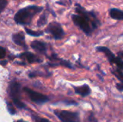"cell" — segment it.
<instances>
[{
  "instance_id": "14",
  "label": "cell",
  "mask_w": 123,
  "mask_h": 122,
  "mask_svg": "<svg viewBox=\"0 0 123 122\" xmlns=\"http://www.w3.org/2000/svg\"><path fill=\"white\" fill-rule=\"evenodd\" d=\"M25 32L28 35H30L31 36H33V37H39V36H41V35H43V32H35V31H32L31 29H29L26 28V27L25 28Z\"/></svg>"
},
{
  "instance_id": "19",
  "label": "cell",
  "mask_w": 123,
  "mask_h": 122,
  "mask_svg": "<svg viewBox=\"0 0 123 122\" xmlns=\"http://www.w3.org/2000/svg\"><path fill=\"white\" fill-rule=\"evenodd\" d=\"M6 5V0H0V9L2 12Z\"/></svg>"
},
{
  "instance_id": "3",
  "label": "cell",
  "mask_w": 123,
  "mask_h": 122,
  "mask_svg": "<svg viewBox=\"0 0 123 122\" xmlns=\"http://www.w3.org/2000/svg\"><path fill=\"white\" fill-rule=\"evenodd\" d=\"M9 95L14 104L19 109L26 108L25 104L21 101V85L17 82H12L9 85Z\"/></svg>"
},
{
  "instance_id": "10",
  "label": "cell",
  "mask_w": 123,
  "mask_h": 122,
  "mask_svg": "<svg viewBox=\"0 0 123 122\" xmlns=\"http://www.w3.org/2000/svg\"><path fill=\"white\" fill-rule=\"evenodd\" d=\"M97 51H99V52L105 53V55L107 56V58H108V60L110 63H114V60L115 59V56L109 48H107L106 47H99L97 48Z\"/></svg>"
},
{
  "instance_id": "20",
  "label": "cell",
  "mask_w": 123,
  "mask_h": 122,
  "mask_svg": "<svg viewBox=\"0 0 123 122\" xmlns=\"http://www.w3.org/2000/svg\"><path fill=\"white\" fill-rule=\"evenodd\" d=\"M5 55H6V50H5V49L3 47H0V58L1 59H3L5 57Z\"/></svg>"
},
{
  "instance_id": "16",
  "label": "cell",
  "mask_w": 123,
  "mask_h": 122,
  "mask_svg": "<svg viewBox=\"0 0 123 122\" xmlns=\"http://www.w3.org/2000/svg\"><path fill=\"white\" fill-rule=\"evenodd\" d=\"M115 76L117 77V78H119L120 81H122L123 82V73L120 70V69H118L116 72V73H115Z\"/></svg>"
},
{
  "instance_id": "5",
  "label": "cell",
  "mask_w": 123,
  "mask_h": 122,
  "mask_svg": "<svg viewBox=\"0 0 123 122\" xmlns=\"http://www.w3.org/2000/svg\"><path fill=\"white\" fill-rule=\"evenodd\" d=\"M45 31L46 32L51 34L53 38L55 40H61L65 35V33L62 27L58 22H52L49 24Z\"/></svg>"
},
{
  "instance_id": "2",
  "label": "cell",
  "mask_w": 123,
  "mask_h": 122,
  "mask_svg": "<svg viewBox=\"0 0 123 122\" xmlns=\"http://www.w3.org/2000/svg\"><path fill=\"white\" fill-rule=\"evenodd\" d=\"M43 8L37 6H30L26 8L19 9L14 15V21L17 24L26 25L29 24L33 17L40 12Z\"/></svg>"
},
{
  "instance_id": "13",
  "label": "cell",
  "mask_w": 123,
  "mask_h": 122,
  "mask_svg": "<svg viewBox=\"0 0 123 122\" xmlns=\"http://www.w3.org/2000/svg\"><path fill=\"white\" fill-rule=\"evenodd\" d=\"M46 23H47V16L45 14H43L37 21V26L42 27V26L45 25Z\"/></svg>"
},
{
  "instance_id": "7",
  "label": "cell",
  "mask_w": 123,
  "mask_h": 122,
  "mask_svg": "<svg viewBox=\"0 0 123 122\" xmlns=\"http://www.w3.org/2000/svg\"><path fill=\"white\" fill-rule=\"evenodd\" d=\"M30 46L33 50H35L38 52L45 53L46 52V45L43 42L39 40H35L31 42Z\"/></svg>"
},
{
  "instance_id": "11",
  "label": "cell",
  "mask_w": 123,
  "mask_h": 122,
  "mask_svg": "<svg viewBox=\"0 0 123 122\" xmlns=\"http://www.w3.org/2000/svg\"><path fill=\"white\" fill-rule=\"evenodd\" d=\"M110 17L117 20H123V12L116 9V8H112L110 10Z\"/></svg>"
},
{
  "instance_id": "4",
  "label": "cell",
  "mask_w": 123,
  "mask_h": 122,
  "mask_svg": "<svg viewBox=\"0 0 123 122\" xmlns=\"http://www.w3.org/2000/svg\"><path fill=\"white\" fill-rule=\"evenodd\" d=\"M23 90L27 93V95L29 96L30 99L35 104H42L45 102H48L49 100L46 96H45L40 93H38L35 91H33L32 89H30L28 88H24Z\"/></svg>"
},
{
  "instance_id": "22",
  "label": "cell",
  "mask_w": 123,
  "mask_h": 122,
  "mask_svg": "<svg viewBox=\"0 0 123 122\" xmlns=\"http://www.w3.org/2000/svg\"><path fill=\"white\" fill-rule=\"evenodd\" d=\"M25 122V121H19V122Z\"/></svg>"
},
{
  "instance_id": "18",
  "label": "cell",
  "mask_w": 123,
  "mask_h": 122,
  "mask_svg": "<svg viewBox=\"0 0 123 122\" xmlns=\"http://www.w3.org/2000/svg\"><path fill=\"white\" fill-rule=\"evenodd\" d=\"M34 120L35 122H51L49 120L46 119H43V118H40L38 116H35L34 117Z\"/></svg>"
},
{
  "instance_id": "12",
  "label": "cell",
  "mask_w": 123,
  "mask_h": 122,
  "mask_svg": "<svg viewBox=\"0 0 123 122\" xmlns=\"http://www.w3.org/2000/svg\"><path fill=\"white\" fill-rule=\"evenodd\" d=\"M19 56L26 58L30 63H35V62H40V60L34 54L30 52H24V53L21 54Z\"/></svg>"
},
{
  "instance_id": "21",
  "label": "cell",
  "mask_w": 123,
  "mask_h": 122,
  "mask_svg": "<svg viewBox=\"0 0 123 122\" xmlns=\"http://www.w3.org/2000/svg\"><path fill=\"white\" fill-rule=\"evenodd\" d=\"M117 88L120 91H123V83H117Z\"/></svg>"
},
{
  "instance_id": "9",
  "label": "cell",
  "mask_w": 123,
  "mask_h": 122,
  "mask_svg": "<svg viewBox=\"0 0 123 122\" xmlns=\"http://www.w3.org/2000/svg\"><path fill=\"white\" fill-rule=\"evenodd\" d=\"M12 40L14 42L19 46H25V35L24 33L20 32L18 33H15L12 35Z\"/></svg>"
},
{
  "instance_id": "6",
  "label": "cell",
  "mask_w": 123,
  "mask_h": 122,
  "mask_svg": "<svg viewBox=\"0 0 123 122\" xmlns=\"http://www.w3.org/2000/svg\"><path fill=\"white\" fill-rule=\"evenodd\" d=\"M58 118L62 122H80L78 113L68 111H55Z\"/></svg>"
},
{
  "instance_id": "8",
  "label": "cell",
  "mask_w": 123,
  "mask_h": 122,
  "mask_svg": "<svg viewBox=\"0 0 123 122\" xmlns=\"http://www.w3.org/2000/svg\"><path fill=\"white\" fill-rule=\"evenodd\" d=\"M74 90L76 94H79L83 97L89 96L91 93L90 88L88 85H83L81 86L74 87Z\"/></svg>"
},
{
  "instance_id": "1",
  "label": "cell",
  "mask_w": 123,
  "mask_h": 122,
  "mask_svg": "<svg viewBox=\"0 0 123 122\" xmlns=\"http://www.w3.org/2000/svg\"><path fill=\"white\" fill-rule=\"evenodd\" d=\"M76 12L79 14H73L72 20L76 25H77L86 35H90L92 32L97 28V21L92 20L90 17L94 16L93 12H86L81 6L76 5Z\"/></svg>"
},
{
  "instance_id": "17",
  "label": "cell",
  "mask_w": 123,
  "mask_h": 122,
  "mask_svg": "<svg viewBox=\"0 0 123 122\" xmlns=\"http://www.w3.org/2000/svg\"><path fill=\"white\" fill-rule=\"evenodd\" d=\"M7 109H8V111H9V112L11 114H14L15 113H16V111H15V110H14V109L13 108V106H12V104H9V103H7Z\"/></svg>"
},
{
  "instance_id": "15",
  "label": "cell",
  "mask_w": 123,
  "mask_h": 122,
  "mask_svg": "<svg viewBox=\"0 0 123 122\" xmlns=\"http://www.w3.org/2000/svg\"><path fill=\"white\" fill-rule=\"evenodd\" d=\"M114 63H115L120 70H123V61L120 58H115Z\"/></svg>"
}]
</instances>
